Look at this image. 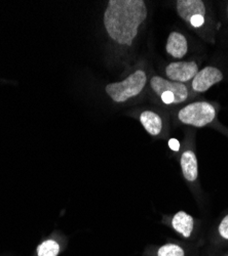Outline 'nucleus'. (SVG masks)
<instances>
[{
	"instance_id": "9",
	"label": "nucleus",
	"mask_w": 228,
	"mask_h": 256,
	"mask_svg": "<svg viewBox=\"0 0 228 256\" xmlns=\"http://www.w3.org/2000/svg\"><path fill=\"white\" fill-rule=\"evenodd\" d=\"M181 168L182 172L186 180L190 182H195L198 176V167H197V159L195 154L188 150L185 151L181 156Z\"/></svg>"
},
{
	"instance_id": "17",
	"label": "nucleus",
	"mask_w": 228,
	"mask_h": 256,
	"mask_svg": "<svg viewBox=\"0 0 228 256\" xmlns=\"http://www.w3.org/2000/svg\"><path fill=\"white\" fill-rule=\"evenodd\" d=\"M227 14H228V8H227Z\"/></svg>"
},
{
	"instance_id": "16",
	"label": "nucleus",
	"mask_w": 228,
	"mask_h": 256,
	"mask_svg": "<svg viewBox=\"0 0 228 256\" xmlns=\"http://www.w3.org/2000/svg\"><path fill=\"white\" fill-rule=\"evenodd\" d=\"M169 146H170L171 150H173L175 152H178L179 148H180V142L176 138H171L169 140Z\"/></svg>"
},
{
	"instance_id": "15",
	"label": "nucleus",
	"mask_w": 228,
	"mask_h": 256,
	"mask_svg": "<svg viewBox=\"0 0 228 256\" xmlns=\"http://www.w3.org/2000/svg\"><path fill=\"white\" fill-rule=\"evenodd\" d=\"M204 23V16H194L191 18L189 24L194 28H199Z\"/></svg>"
},
{
	"instance_id": "11",
	"label": "nucleus",
	"mask_w": 228,
	"mask_h": 256,
	"mask_svg": "<svg viewBox=\"0 0 228 256\" xmlns=\"http://www.w3.org/2000/svg\"><path fill=\"white\" fill-rule=\"evenodd\" d=\"M140 121L150 136H156L162 130V120L156 113L152 111H144L140 115Z\"/></svg>"
},
{
	"instance_id": "7",
	"label": "nucleus",
	"mask_w": 228,
	"mask_h": 256,
	"mask_svg": "<svg viewBox=\"0 0 228 256\" xmlns=\"http://www.w3.org/2000/svg\"><path fill=\"white\" fill-rule=\"evenodd\" d=\"M178 16L189 23L192 16L205 14V6L201 0H178L176 2Z\"/></svg>"
},
{
	"instance_id": "1",
	"label": "nucleus",
	"mask_w": 228,
	"mask_h": 256,
	"mask_svg": "<svg viewBox=\"0 0 228 256\" xmlns=\"http://www.w3.org/2000/svg\"><path fill=\"white\" fill-rule=\"evenodd\" d=\"M146 18L143 0H110L104 12V26L112 40L131 46Z\"/></svg>"
},
{
	"instance_id": "6",
	"label": "nucleus",
	"mask_w": 228,
	"mask_h": 256,
	"mask_svg": "<svg viewBox=\"0 0 228 256\" xmlns=\"http://www.w3.org/2000/svg\"><path fill=\"white\" fill-rule=\"evenodd\" d=\"M223 80L222 72L215 67H205L197 72L195 77L192 79V90L195 92H205L209 90L213 85Z\"/></svg>"
},
{
	"instance_id": "12",
	"label": "nucleus",
	"mask_w": 228,
	"mask_h": 256,
	"mask_svg": "<svg viewBox=\"0 0 228 256\" xmlns=\"http://www.w3.org/2000/svg\"><path fill=\"white\" fill-rule=\"evenodd\" d=\"M60 251L59 244L54 240H48L41 243L37 248L38 256H57Z\"/></svg>"
},
{
	"instance_id": "4",
	"label": "nucleus",
	"mask_w": 228,
	"mask_h": 256,
	"mask_svg": "<svg viewBox=\"0 0 228 256\" xmlns=\"http://www.w3.org/2000/svg\"><path fill=\"white\" fill-rule=\"evenodd\" d=\"M152 90L159 96L164 92H170L175 96L176 104H182L188 98V88L184 83L163 79L160 76H153L150 80Z\"/></svg>"
},
{
	"instance_id": "8",
	"label": "nucleus",
	"mask_w": 228,
	"mask_h": 256,
	"mask_svg": "<svg viewBox=\"0 0 228 256\" xmlns=\"http://www.w3.org/2000/svg\"><path fill=\"white\" fill-rule=\"evenodd\" d=\"M165 50L173 58H182L188 52L187 39L183 34L174 31L169 35Z\"/></svg>"
},
{
	"instance_id": "13",
	"label": "nucleus",
	"mask_w": 228,
	"mask_h": 256,
	"mask_svg": "<svg viewBox=\"0 0 228 256\" xmlns=\"http://www.w3.org/2000/svg\"><path fill=\"white\" fill-rule=\"evenodd\" d=\"M185 252L182 247L176 244H165L158 249L157 256H184Z\"/></svg>"
},
{
	"instance_id": "2",
	"label": "nucleus",
	"mask_w": 228,
	"mask_h": 256,
	"mask_svg": "<svg viewBox=\"0 0 228 256\" xmlns=\"http://www.w3.org/2000/svg\"><path fill=\"white\" fill-rule=\"evenodd\" d=\"M147 76L142 70H137L120 82L106 85V94L115 102H124L141 94L146 85Z\"/></svg>"
},
{
	"instance_id": "14",
	"label": "nucleus",
	"mask_w": 228,
	"mask_h": 256,
	"mask_svg": "<svg viewBox=\"0 0 228 256\" xmlns=\"http://www.w3.org/2000/svg\"><path fill=\"white\" fill-rule=\"evenodd\" d=\"M219 234L223 239L228 240V216H226L219 224Z\"/></svg>"
},
{
	"instance_id": "5",
	"label": "nucleus",
	"mask_w": 228,
	"mask_h": 256,
	"mask_svg": "<svg viewBox=\"0 0 228 256\" xmlns=\"http://www.w3.org/2000/svg\"><path fill=\"white\" fill-rule=\"evenodd\" d=\"M198 72V66L195 62H174L165 68V75L175 82L185 83L192 80Z\"/></svg>"
},
{
	"instance_id": "10",
	"label": "nucleus",
	"mask_w": 228,
	"mask_h": 256,
	"mask_svg": "<svg viewBox=\"0 0 228 256\" xmlns=\"http://www.w3.org/2000/svg\"><path fill=\"white\" fill-rule=\"evenodd\" d=\"M172 226L174 230L177 232L181 234L183 237L189 238L193 230L194 222L192 216H189L188 213H186L184 211H179L176 213L172 220Z\"/></svg>"
},
{
	"instance_id": "3",
	"label": "nucleus",
	"mask_w": 228,
	"mask_h": 256,
	"mask_svg": "<svg viewBox=\"0 0 228 256\" xmlns=\"http://www.w3.org/2000/svg\"><path fill=\"white\" fill-rule=\"evenodd\" d=\"M216 117V110L213 104L206 102L188 104L178 113V119L186 124L195 127H203L213 122Z\"/></svg>"
}]
</instances>
